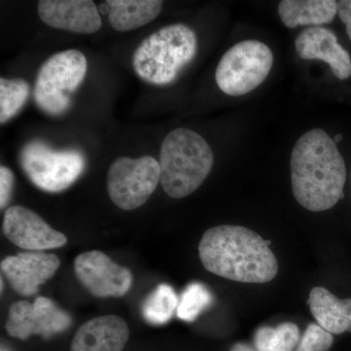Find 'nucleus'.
<instances>
[{"label": "nucleus", "instance_id": "obj_4", "mask_svg": "<svg viewBox=\"0 0 351 351\" xmlns=\"http://www.w3.org/2000/svg\"><path fill=\"white\" fill-rule=\"evenodd\" d=\"M197 46L195 32L189 25H167L138 46L133 56L134 71L149 84H170L195 59Z\"/></svg>", "mask_w": 351, "mask_h": 351}, {"label": "nucleus", "instance_id": "obj_24", "mask_svg": "<svg viewBox=\"0 0 351 351\" xmlns=\"http://www.w3.org/2000/svg\"><path fill=\"white\" fill-rule=\"evenodd\" d=\"M14 186L12 171L5 166L0 167V208L4 209L10 202Z\"/></svg>", "mask_w": 351, "mask_h": 351}, {"label": "nucleus", "instance_id": "obj_13", "mask_svg": "<svg viewBox=\"0 0 351 351\" xmlns=\"http://www.w3.org/2000/svg\"><path fill=\"white\" fill-rule=\"evenodd\" d=\"M38 11L43 22L54 29L90 34L101 27L99 8L91 0H40Z\"/></svg>", "mask_w": 351, "mask_h": 351}, {"label": "nucleus", "instance_id": "obj_11", "mask_svg": "<svg viewBox=\"0 0 351 351\" xmlns=\"http://www.w3.org/2000/svg\"><path fill=\"white\" fill-rule=\"evenodd\" d=\"M2 228L9 241L25 250L61 248L68 242L63 233L51 228L38 214L20 205L5 210Z\"/></svg>", "mask_w": 351, "mask_h": 351}, {"label": "nucleus", "instance_id": "obj_14", "mask_svg": "<svg viewBox=\"0 0 351 351\" xmlns=\"http://www.w3.org/2000/svg\"><path fill=\"white\" fill-rule=\"evenodd\" d=\"M295 52L302 60H320L329 64L332 75L341 80L351 77V58L327 27L304 29L295 40Z\"/></svg>", "mask_w": 351, "mask_h": 351}, {"label": "nucleus", "instance_id": "obj_7", "mask_svg": "<svg viewBox=\"0 0 351 351\" xmlns=\"http://www.w3.org/2000/svg\"><path fill=\"white\" fill-rule=\"evenodd\" d=\"M20 164L36 188L46 193H60L82 174L85 158L75 149L56 151L40 141H32L21 151Z\"/></svg>", "mask_w": 351, "mask_h": 351}, {"label": "nucleus", "instance_id": "obj_10", "mask_svg": "<svg viewBox=\"0 0 351 351\" xmlns=\"http://www.w3.org/2000/svg\"><path fill=\"white\" fill-rule=\"evenodd\" d=\"M75 274L90 294L97 298H120L130 290V270L117 265L101 251L80 254L75 260Z\"/></svg>", "mask_w": 351, "mask_h": 351}, {"label": "nucleus", "instance_id": "obj_15", "mask_svg": "<svg viewBox=\"0 0 351 351\" xmlns=\"http://www.w3.org/2000/svg\"><path fill=\"white\" fill-rule=\"evenodd\" d=\"M130 331L126 321L117 315L95 317L78 328L71 351H122Z\"/></svg>", "mask_w": 351, "mask_h": 351}, {"label": "nucleus", "instance_id": "obj_19", "mask_svg": "<svg viewBox=\"0 0 351 351\" xmlns=\"http://www.w3.org/2000/svg\"><path fill=\"white\" fill-rule=\"evenodd\" d=\"M179 302L174 289L170 285H158L143 304L144 319L152 325L165 324L177 311Z\"/></svg>", "mask_w": 351, "mask_h": 351}, {"label": "nucleus", "instance_id": "obj_27", "mask_svg": "<svg viewBox=\"0 0 351 351\" xmlns=\"http://www.w3.org/2000/svg\"><path fill=\"white\" fill-rule=\"evenodd\" d=\"M332 140H334V142L336 143V144H339V143L343 140V136L338 134V135L335 136V138H332Z\"/></svg>", "mask_w": 351, "mask_h": 351}, {"label": "nucleus", "instance_id": "obj_17", "mask_svg": "<svg viewBox=\"0 0 351 351\" xmlns=\"http://www.w3.org/2000/svg\"><path fill=\"white\" fill-rule=\"evenodd\" d=\"M337 14L338 1L335 0H282L278 4L279 17L289 29L330 24Z\"/></svg>", "mask_w": 351, "mask_h": 351}, {"label": "nucleus", "instance_id": "obj_22", "mask_svg": "<svg viewBox=\"0 0 351 351\" xmlns=\"http://www.w3.org/2000/svg\"><path fill=\"white\" fill-rule=\"evenodd\" d=\"M211 302V293L203 284H189L180 300L177 316L180 319L193 322Z\"/></svg>", "mask_w": 351, "mask_h": 351}, {"label": "nucleus", "instance_id": "obj_23", "mask_svg": "<svg viewBox=\"0 0 351 351\" xmlns=\"http://www.w3.org/2000/svg\"><path fill=\"white\" fill-rule=\"evenodd\" d=\"M334 343L332 334L319 325L307 327L295 351H329Z\"/></svg>", "mask_w": 351, "mask_h": 351}, {"label": "nucleus", "instance_id": "obj_2", "mask_svg": "<svg viewBox=\"0 0 351 351\" xmlns=\"http://www.w3.org/2000/svg\"><path fill=\"white\" fill-rule=\"evenodd\" d=\"M269 243L244 226L221 225L204 232L198 251L208 271L237 282L263 284L278 272Z\"/></svg>", "mask_w": 351, "mask_h": 351}, {"label": "nucleus", "instance_id": "obj_18", "mask_svg": "<svg viewBox=\"0 0 351 351\" xmlns=\"http://www.w3.org/2000/svg\"><path fill=\"white\" fill-rule=\"evenodd\" d=\"M108 22L119 32H130L149 24L161 12L159 0H108Z\"/></svg>", "mask_w": 351, "mask_h": 351}, {"label": "nucleus", "instance_id": "obj_25", "mask_svg": "<svg viewBox=\"0 0 351 351\" xmlns=\"http://www.w3.org/2000/svg\"><path fill=\"white\" fill-rule=\"evenodd\" d=\"M338 14L341 22L346 25V34L351 41V0L338 1Z\"/></svg>", "mask_w": 351, "mask_h": 351}, {"label": "nucleus", "instance_id": "obj_20", "mask_svg": "<svg viewBox=\"0 0 351 351\" xmlns=\"http://www.w3.org/2000/svg\"><path fill=\"white\" fill-rule=\"evenodd\" d=\"M300 341V329L294 323L276 328L262 327L255 335L257 351H293Z\"/></svg>", "mask_w": 351, "mask_h": 351}, {"label": "nucleus", "instance_id": "obj_12", "mask_svg": "<svg viewBox=\"0 0 351 351\" xmlns=\"http://www.w3.org/2000/svg\"><path fill=\"white\" fill-rule=\"evenodd\" d=\"M60 265L54 254L36 251L9 256L2 261L0 269L18 294L29 297L55 276Z\"/></svg>", "mask_w": 351, "mask_h": 351}, {"label": "nucleus", "instance_id": "obj_26", "mask_svg": "<svg viewBox=\"0 0 351 351\" xmlns=\"http://www.w3.org/2000/svg\"><path fill=\"white\" fill-rule=\"evenodd\" d=\"M232 351H255L251 346L245 345V343H237L233 346Z\"/></svg>", "mask_w": 351, "mask_h": 351}, {"label": "nucleus", "instance_id": "obj_6", "mask_svg": "<svg viewBox=\"0 0 351 351\" xmlns=\"http://www.w3.org/2000/svg\"><path fill=\"white\" fill-rule=\"evenodd\" d=\"M274 54L267 44L245 40L226 51L217 66V84L228 96L250 93L269 76Z\"/></svg>", "mask_w": 351, "mask_h": 351}, {"label": "nucleus", "instance_id": "obj_3", "mask_svg": "<svg viewBox=\"0 0 351 351\" xmlns=\"http://www.w3.org/2000/svg\"><path fill=\"white\" fill-rule=\"evenodd\" d=\"M213 164V151L199 134L188 128L175 129L161 145V186L170 197H186L206 180Z\"/></svg>", "mask_w": 351, "mask_h": 351}, {"label": "nucleus", "instance_id": "obj_9", "mask_svg": "<svg viewBox=\"0 0 351 351\" xmlns=\"http://www.w3.org/2000/svg\"><path fill=\"white\" fill-rule=\"evenodd\" d=\"M71 324V316L52 300L38 297L34 302H14L9 311L5 329L9 336L25 341L32 336L49 339L66 331Z\"/></svg>", "mask_w": 351, "mask_h": 351}, {"label": "nucleus", "instance_id": "obj_5", "mask_svg": "<svg viewBox=\"0 0 351 351\" xmlns=\"http://www.w3.org/2000/svg\"><path fill=\"white\" fill-rule=\"evenodd\" d=\"M87 60L80 51H62L46 60L39 69L34 99L43 112L61 115L71 106V95L82 84Z\"/></svg>", "mask_w": 351, "mask_h": 351}, {"label": "nucleus", "instance_id": "obj_21", "mask_svg": "<svg viewBox=\"0 0 351 351\" xmlns=\"http://www.w3.org/2000/svg\"><path fill=\"white\" fill-rule=\"evenodd\" d=\"M29 85L22 78H0V123H6L24 107Z\"/></svg>", "mask_w": 351, "mask_h": 351}, {"label": "nucleus", "instance_id": "obj_1", "mask_svg": "<svg viewBox=\"0 0 351 351\" xmlns=\"http://www.w3.org/2000/svg\"><path fill=\"white\" fill-rule=\"evenodd\" d=\"M291 181L295 199L311 212L331 209L343 198L345 160L336 143L320 128L297 141L291 156Z\"/></svg>", "mask_w": 351, "mask_h": 351}, {"label": "nucleus", "instance_id": "obj_16", "mask_svg": "<svg viewBox=\"0 0 351 351\" xmlns=\"http://www.w3.org/2000/svg\"><path fill=\"white\" fill-rule=\"evenodd\" d=\"M308 306L318 325L330 334L351 332V299L341 300L326 288L314 287Z\"/></svg>", "mask_w": 351, "mask_h": 351}, {"label": "nucleus", "instance_id": "obj_8", "mask_svg": "<svg viewBox=\"0 0 351 351\" xmlns=\"http://www.w3.org/2000/svg\"><path fill=\"white\" fill-rule=\"evenodd\" d=\"M160 179V165L154 157H119L108 171V195L120 209L132 211L149 200Z\"/></svg>", "mask_w": 351, "mask_h": 351}]
</instances>
